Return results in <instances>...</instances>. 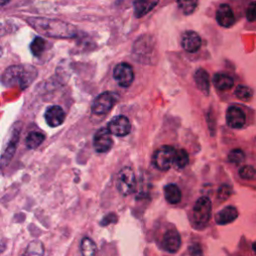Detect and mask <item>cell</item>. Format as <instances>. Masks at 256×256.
Masks as SVG:
<instances>
[{
    "label": "cell",
    "mask_w": 256,
    "mask_h": 256,
    "mask_svg": "<svg viewBox=\"0 0 256 256\" xmlns=\"http://www.w3.org/2000/svg\"><path fill=\"white\" fill-rule=\"evenodd\" d=\"M27 22L38 32L50 37L71 38L76 35V29L69 23L45 19V18H29Z\"/></svg>",
    "instance_id": "cell-1"
},
{
    "label": "cell",
    "mask_w": 256,
    "mask_h": 256,
    "mask_svg": "<svg viewBox=\"0 0 256 256\" xmlns=\"http://www.w3.org/2000/svg\"><path fill=\"white\" fill-rule=\"evenodd\" d=\"M37 70L30 65H14L5 70L2 82L6 86H18L21 89L28 87L36 78Z\"/></svg>",
    "instance_id": "cell-2"
},
{
    "label": "cell",
    "mask_w": 256,
    "mask_h": 256,
    "mask_svg": "<svg viewBox=\"0 0 256 256\" xmlns=\"http://www.w3.org/2000/svg\"><path fill=\"white\" fill-rule=\"evenodd\" d=\"M212 204L208 197H200L194 204L192 211V219L198 227H204L210 220Z\"/></svg>",
    "instance_id": "cell-3"
},
{
    "label": "cell",
    "mask_w": 256,
    "mask_h": 256,
    "mask_svg": "<svg viewBox=\"0 0 256 256\" xmlns=\"http://www.w3.org/2000/svg\"><path fill=\"white\" fill-rule=\"evenodd\" d=\"M136 180L134 171L130 167L122 168L117 176L116 180V187L120 194L127 196L133 192L135 188Z\"/></svg>",
    "instance_id": "cell-4"
},
{
    "label": "cell",
    "mask_w": 256,
    "mask_h": 256,
    "mask_svg": "<svg viewBox=\"0 0 256 256\" xmlns=\"http://www.w3.org/2000/svg\"><path fill=\"white\" fill-rule=\"evenodd\" d=\"M176 150L172 146H162L153 155V163L159 170H168L173 164Z\"/></svg>",
    "instance_id": "cell-5"
},
{
    "label": "cell",
    "mask_w": 256,
    "mask_h": 256,
    "mask_svg": "<svg viewBox=\"0 0 256 256\" xmlns=\"http://www.w3.org/2000/svg\"><path fill=\"white\" fill-rule=\"evenodd\" d=\"M118 101V95L111 91H106L97 96L92 104V111L95 114L101 115L109 112L114 104Z\"/></svg>",
    "instance_id": "cell-6"
},
{
    "label": "cell",
    "mask_w": 256,
    "mask_h": 256,
    "mask_svg": "<svg viewBox=\"0 0 256 256\" xmlns=\"http://www.w3.org/2000/svg\"><path fill=\"white\" fill-rule=\"evenodd\" d=\"M247 116L243 108L231 105L226 111V123L232 129H241L246 125Z\"/></svg>",
    "instance_id": "cell-7"
},
{
    "label": "cell",
    "mask_w": 256,
    "mask_h": 256,
    "mask_svg": "<svg viewBox=\"0 0 256 256\" xmlns=\"http://www.w3.org/2000/svg\"><path fill=\"white\" fill-rule=\"evenodd\" d=\"M113 77L121 87H129L134 80V71L131 65L123 62L115 66Z\"/></svg>",
    "instance_id": "cell-8"
},
{
    "label": "cell",
    "mask_w": 256,
    "mask_h": 256,
    "mask_svg": "<svg viewBox=\"0 0 256 256\" xmlns=\"http://www.w3.org/2000/svg\"><path fill=\"white\" fill-rule=\"evenodd\" d=\"M111 132L108 128H100L94 135L93 145L94 149L98 153H105L109 151L113 145V140L111 138Z\"/></svg>",
    "instance_id": "cell-9"
},
{
    "label": "cell",
    "mask_w": 256,
    "mask_h": 256,
    "mask_svg": "<svg viewBox=\"0 0 256 256\" xmlns=\"http://www.w3.org/2000/svg\"><path fill=\"white\" fill-rule=\"evenodd\" d=\"M109 131L118 137L126 136L131 130V124L129 119L124 115H117L113 117L107 125Z\"/></svg>",
    "instance_id": "cell-10"
},
{
    "label": "cell",
    "mask_w": 256,
    "mask_h": 256,
    "mask_svg": "<svg viewBox=\"0 0 256 256\" xmlns=\"http://www.w3.org/2000/svg\"><path fill=\"white\" fill-rule=\"evenodd\" d=\"M45 120L50 127H57L64 122L65 113L62 107L58 105L49 106L45 112Z\"/></svg>",
    "instance_id": "cell-11"
},
{
    "label": "cell",
    "mask_w": 256,
    "mask_h": 256,
    "mask_svg": "<svg viewBox=\"0 0 256 256\" xmlns=\"http://www.w3.org/2000/svg\"><path fill=\"white\" fill-rule=\"evenodd\" d=\"M216 20L222 27L229 28L235 23V16L228 4H221L216 12Z\"/></svg>",
    "instance_id": "cell-12"
},
{
    "label": "cell",
    "mask_w": 256,
    "mask_h": 256,
    "mask_svg": "<svg viewBox=\"0 0 256 256\" xmlns=\"http://www.w3.org/2000/svg\"><path fill=\"white\" fill-rule=\"evenodd\" d=\"M162 246L170 253L177 252L181 246V238L179 233L174 229L168 230L163 236Z\"/></svg>",
    "instance_id": "cell-13"
},
{
    "label": "cell",
    "mask_w": 256,
    "mask_h": 256,
    "mask_svg": "<svg viewBox=\"0 0 256 256\" xmlns=\"http://www.w3.org/2000/svg\"><path fill=\"white\" fill-rule=\"evenodd\" d=\"M181 44L185 51L194 53L198 51L201 46V38L194 31H186L182 36Z\"/></svg>",
    "instance_id": "cell-14"
},
{
    "label": "cell",
    "mask_w": 256,
    "mask_h": 256,
    "mask_svg": "<svg viewBox=\"0 0 256 256\" xmlns=\"http://www.w3.org/2000/svg\"><path fill=\"white\" fill-rule=\"evenodd\" d=\"M238 217V210L234 206H226L222 210L216 213L215 221L218 225H226L234 220H236Z\"/></svg>",
    "instance_id": "cell-15"
},
{
    "label": "cell",
    "mask_w": 256,
    "mask_h": 256,
    "mask_svg": "<svg viewBox=\"0 0 256 256\" xmlns=\"http://www.w3.org/2000/svg\"><path fill=\"white\" fill-rule=\"evenodd\" d=\"M159 0H135L134 14L137 18H141L148 14L158 4Z\"/></svg>",
    "instance_id": "cell-16"
},
{
    "label": "cell",
    "mask_w": 256,
    "mask_h": 256,
    "mask_svg": "<svg viewBox=\"0 0 256 256\" xmlns=\"http://www.w3.org/2000/svg\"><path fill=\"white\" fill-rule=\"evenodd\" d=\"M194 80L198 89L204 95H208L210 90V81H209V75L207 71L202 68L197 69L194 74Z\"/></svg>",
    "instance_id": "cell-17"
},
{
    "label": "cell",
    "mask_w": 256,
    "mask_h": 256,
    "mask_svg": "<svg viewBox=\"0 0 256 256\" xmlns=\"http://www.w3.org/2000/svg\"><path fill=\"white\" fill-rule=\"evenodd\" d=\"M213 84L220 91H227L234 85V80L231 76L225 73H216L213 76Z\"/></svg>",
    "instance_id": "cell-18"
},
{
    "label": "cell",
    "mask_w": 256,
    "mask_h": 256,
    "mask_svg": "<svg viewBox=\"0 0 256 256\" xmlns=\"http://www.w3.org/2000/svg\"><path fill=\"white\" fill-rule=\"evenodd\" d=\"M164 196H165V199L170 204H176L180 202L182 194L179 187L176 184L170 183L164 187Z\"/></svg>",
    "instance_id": "cell-19"
},
{
    "label": "cell",
    "mask_w": 256,
    "mask_h": 256,
    "mask_svg": "<svg viewBox=\"0 0 256 256\" xmlns=\"http://www.w3.org/2000/svg\"><path fill=\"white\" fill-rule=\"evenodd\" d=\"M44 139H45V136L43 133L38 131H32V132H29L28 135L26 136L25 143L28 148L35 149L38 146H40V144H42Z\"/></svg>",
    "instance_id": "cell-20"
},
{
    "label": "cell",
    "mask_w": 256,
    "mask_h": 256,
    "mask_svg": "<svg viewBox=\"0 0 256 256\" xmlns=\"http://www.w3.org/2000/svg\"><path fill=\"white\" fill-rule=\"evenodd\" d=\"M188 162H189V156H188V153L186 152V150H184V149L177 150L175 153L174 161H173L174 166L177 169H183L187 166Z\"/></svg>",
    "instance_id": "cell-21"
},
{
    "label": "cell",
    "mask_w": 256,
    "mask_h": 256,
    "mask_svg": "<svg viewBox=\"0 0 256 256\" xmlns=\"http://www.w3.org/2000/svg\"><path fill=\"white\" fill-rule=\"evenodd\" d=\"M18 138H19V133L17 132L16 134L13 135V137L11 138L10 142H9V145L7 147V149L5 150L3 156H2V165L4 166L5 165V161H9L11 159V157L13 156L14 154V151L17 147V142H18Z\"/></svg>",
    "instance_id": "cell-22"
},
{
    "label": "cell",
    "mask_w": 256,
    "mask_h": 256,
    "mask_svg": "<svg viewBox=\"0 0 256 256\" xmlns=\"http://www.w3.org/2000/svg\"><path fill=\"white\" fill-rule=\"evenodd\" d=\"M234 94L235 96L240 99L241 101H244V102H247L249 101L252 96H253V91L250 87L248 86H245V85H238L234 91Z\"/></svg>",
    "instance_id": "cell-23"
},
{
    "label": "cell",
    "mask_w": 256,
    "mask_h": 256,
    "mask_svg": "<svg viewBox=\"0 0 256 256\" xmlns=\"http://www.w3.org/2000/svg\"><path fill=\"white\" fill-rule=\"evenodd\" d=\"M178 7L185 15L192 14L197 7L198 0H177Z\"/></svg>",
    "instance_id": "cell-24"
},
{
    "label": "cell",
    "mask_w": 256,
    "mask_h": 256,
    "mask_svg": "<svg viewBox=\"0 0 256 256\" xmlns=\"http://www.w3.org/2000/svg\"><path fill=\"white\" fill-rule=\"evenodd\" d=\"M81 247V252L83 255L86 256H90V255H94L96 253V244L90 239V238H83L80 244Z\"/></svg>",
    "instance_id": "cell-25"
},
{
    "label": "cell",
    "mask_w": 256,
    "mask_h": 256,
    "mask_svg": "<svg viewBox=\"0 0 256 256\" xmlns=\"http://www.w3.org/2000/svg\"><path fill=\"white\" fill-rule=\"evenodd\" d=\"M30 49H31V52L34 56H40L44 49H45V41L43 38L41 37H35L34 40L32 41L31 45H30Z\"/></svg>",
    "instance_id": "cell-26"
},
{
    "label": "cell",
    "mask_w": 256,
    "mask_h": 256,
    "mask_svg": "<svg viewBox=\"0 0 256 256\" xmlns=\"http://www.w3.org/2000/svg\"><path fill=\"white\" fill-rule=\"evenodd\" d=\"M228 161L232 164H240L241 162L244 161L245 159V153L243 152V150L239 149V148H236V149H233L229 152L228 154Z\"/></svg>",
    "instance_id": "cell-27"
},
{
    "label": "cell",
    "mask_w": 256,
    "mask_h": 256,
    "mask_svg": "<svg viewBox=\"0 0 256 256\" xmlns=\"http://www.w3.org/2000/svg\"><path fill=\"white\" fill-rule=\"evenodd\" d=\"M238 174L244 180H252L256 176V169L251 165H244L239 169Z\"/></svg>",
    "instance_id": "cell-28"
},
{
    "label": "cell",
    "mask_w": 256,
    "mask_h": 256,
    "mask_svg": "<svg viewBox=\"0 0 256 256\" xmlns=\"http://www.w3.org/2000/svg\"><path fill=\"white\" fill-rule=\"evenodd\" d=\"M232 194V187L228 184H223L219 187L218 192H217V197L219 200L224 201L227 198H229Z\"/></svg>",
    "instance_id": "cell-29"
},
{
    "label": "cell",
    "mask_w": 256,
    "mask_h": 256,
    "mask_svg": "<svg viewBox=\"0 0 256 256\" xmlns=\"http://www.w3.org/2000/svg\"><path fill=\"white\" fill-rule=\"evenodd\" d=\"M246 19L249 22L256 20V1H253L248 5L246 10Z\"/></svg>",
    "instance_id": "cell-30"
},
{
    "label": "cell",
    "mask_w": 256,
    "mask_h": 256,
    "mask_svg": "<svg viewBox=\"0 0 256 256\" xmlns=\"http://www.w3.org/2000/svg\"><path fill=\"white\" fill-rule=\"evenodd\" d=\"M189 253L192 255H200L202 254V250L199 244H192L189 247Z\"/></svg>",
    "instance_id": "cell-31"
},
{
    "label": "cell",
    "mask_w": 256,
    "mask_h": 256,
    "mask_svg": "<svg viewBox=\"0 0 256 256\" xmlns=\"http://www.w3.org/2000/svg\"><path fill=\"white\" fill-rule=\"evenodd\" d=\"M9 1H10V0H1V5L4 6V5H6Z\"/></svg>",
    "instance_id": "cell-32"
},
{
    "label": "cell",
    "mask_w": 256,
    "mask_h": 256,
    "mask_svg": "<svg viewBox=\"0 0 256 256\" xmlns=\"http://www.w3.org/2000/svg\"><path fill=\"white\" fill-rule=\"evenodd\" d=\"M252 249H253V251H254L255 254H256V242H254V243L252 244Z\"/></svg>",
    "instance_id": "cell-33"
}]
</instances>
